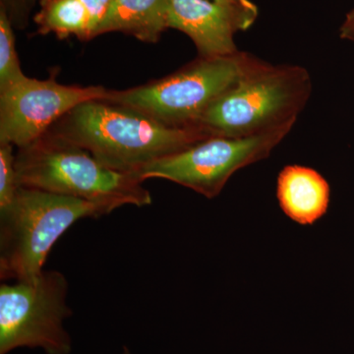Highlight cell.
<instances>
[{"instance_id": "52a82bcc", "label": "cell", "mask_w": 354, "mask_h": 354, "mask_svg": "<svg viewBox=\"0 0 354 354\" xmlns=\"http://www.w3.org/2000/svg\"><path fill=\"white\" fill-rule=\"evenodd\" d=\"M295 123L253 136H211L160 158L136 174L142 181L162 178L213 199L235 172L265 160L290 134Z\"/></svg>"}, {"instance_id": "d6986e66", "label": "cell", "mask_w": 354, "mask_h": 354, "mask_svg": "<svg viewBox=\"0 0 354 354\" xmlns=\"http://www.w3.org/2000/svg\"><path fill=\"white\" fill-rule=\"evenodd\" d=\"M120 354H132V353L129 351V348H127V346H123L122 351H121Z\"/></svg>"}, {"instance_id": "9a60e30c", "label": "cell", "mask_w": 354, "mask_h": 354, "mask_svg": "<svg viewBox=\"0 0 354 354\" xmlns=\"http://www.w3.org/2000/svg\"><path fill=\"white\" fill-rule=\"evenodd\" d=\"M37 0H0V9L6 13L14 29L24 30Z\"/></svg>"}, {"instance_id": "3957f363", "label": "cell", "mask_w": 354, "mask_h": 354, "mask_svg": "<svg viewBox=\"0 0 354 354\" xmlns=\"http://www.w3.org/2000/svg\"><path fill=\"white\" fill-rule=\"evenodd\" d=\"M311 75L299 65L261 60L198 120L208 136H253L297 123L312 94Z\"/></svg>"}, {"instance_id": "8fae6325", "label": "cell", "mask_w": 354, "mask_h": 354, "mask_svg": "<svg viewBox=\"0 0 354 354\" xmlns=\"http://www.w3.org/2000/svg\"><path fill=\"white\" fill-rule=\"evenodd\" d=\"M171 0H113L99 36L120 32L144 43L155 44L169 29Z\"/></svg>"}, {"instance_id": "9c48e42d", "label": "cell", "mask_w": 354, "mask_h": 354, "mask_svg": "<svg viewBox=\"0 0 354 354\" xmlns=\"http://www.w3.org/2000/svg\"><path fill=\"white\" fill-rule=\"evenodd\" d=\"M241 15L213 0H171L169 29L187 35L198 57H221L239 53L234 36L252 27Z\"/></svg>"}, {"instance_id": "7c38bea8", "label": "cell", "mask_w": 354, "mask_h": 354, "mask_svg": "<svg viewBox=\"0 0 354 354\" xmlns=\"http://www.w3.org/2000/svg\"><path fill=\"white\" fill-rule=\"evenodd\" d=\"M34 17L41 35L55 34L59 39L75 36L80 41L95 39L92 20L82 0H39Z\"/></svg>"}, {"instance_id": "4fadbf2b", "label": "cell", "mask_w": 354, "mask_h": 354, "mask_svg": "<svg viewBox=\"0 0 354 354\" xmlns=\"http://www.w3.org/2000/svg\"><path fill=\"white\" fill-rule=\"evenodd\" d=\"M26 77L16 50L13 26L0 9V94L10 90Z\"/></svg>"}, {"instance_id": "ac0fdd59", "label": "cell", "mask_w": 354, "mask_h": 354, "mask_svg": "<svg viewBox=\"0 0 354 354\" xmlns=\"http://www.w3.org/2000/svg\"><path fill=\"white\" fill-rule=\"evenodd\" d=\"M339 37L346 41H354V7L346 14L339 28Z\"/></svg>"}, {"instance_id": "e0dca14e", "label": "cell", "mask_w": 354, "mask_h": 354, "mask_svg": "<svg viewBox=\"0 0 354 354\" xmlns=\"http://www.w3.org/2000/svg\"><path fill=\"white\" fill-rule=\"evenodd\" d=\"M213 1L232 9V11L239 14L252 24L255 23L258 15H259L257 6L251 0H213Z\"/></svg>"}, {"instance_id": "30bf717a", "label": "cell", "mask_w": 354, "mask_h": 354, "mask_svg": "<svg viewBox=\"0 0 354 354\" xmlns=\"http://www.w3.org/2000/svg\"><path fill=\"white\" fill-rule=\"evenodd\" d=\"M277 198L281 211L291 221L300 225H312L329 209L330 184L312 167L286 165L277 179Z\"/></svg>"}, {"instance_id": "7a4b0ae2", "label": "cell", "mask_w": 354, "mask_h": 354, "mask_svg": "<svg viewBox=\"0 0 354 354\" xmlns=\"http://www.w3.org/2000/svg\"><path fill=\"white\" fill-rule=\"evenodd\" d=\"M21 187L36 188L113 209L150 206L151 193L136 174L109 169L85 149L48 131L16 153Z\"/></svg>"}, {"instance_id": "8992f818", "label": "cell", "mask_w": 354, "mask_h": 354, "mask_svg": "<svg viewBox=\"0 0 354 354\" xmlns=\"http://www.w3.org/2000/svg\"><path fill=\"white\" fill-rule=\"evenodd\" d=\"M69 283L59 271H44L32 281L0 286V354L16 348H41L46 354H70L71 337L64 329L72 315Z\"/></svg>"}, {"instance_id": "ba28073f", "label": "cell", "mask_w": 354, "mask_h": 354, "mask_svg": "<svg viewBox=\"0 0 354 354\" xmlns=\"http://www.w3.org/2000/svg\"><path fill=\"white\" fill-rule=\"evenodd\" d=\"M111 94L102 86L64 85L53 76L46 80L27 76L0 94V144L29 145L79 104L108 100Z\"/></svg>"}, {"instance_id": "5b68a950", "label": "cell", "mask_w": 354, "mask_h": 354, "mask_svg": "<svg viewBox=\"0 0 354 354\" xmlns=\"http://www.w3.org/2000/svg\"><path fill=\"white\" fill-rule=\"evenodd\" d=\"M261 62L250 53L201 57L145 85L111 90L108 101L172 127H195L198 120L235 83Z\"/></svg>"}, {"instance_id": "277c9868", "label": "cell", "mask_w": 354, "mask_h": 354, "mask_svg": "<svg viewBox=\"0 0 354 354\" xmlns=\"http://www.w3.org/2000/svg\"><path fill=\"white\" fill-rule=\"evenodd\" d=\"M113 211L106 205L20 186L13 202L0 209V279L34 281L44 271L53 245L74 223Z\"/></svg>"}, {"instance_id": "2e32d148", "label": "cell", "mask_w": 354, "mask_h": 354, "mask_svg": "<svg viewBox=\"0 0 354 354\" xmlns=\"http://www.w3.org/2000/svg\"><path fill=\"white\" fill-rule=\"evenodd\" d=\"M82 1L90 14L95 38L99 36L100 28L104 22L113 0H82Z\"/></svg>"}, {"instance_id": "5bb4252c", "label": "cell", "mask_w": 354, "mask_h": 354, "mask_svg": "<svg viewBox=\"0 0 354 354\" xmlns=\"http://www.w3.org/2000/svg\"><path fill=\"white\" fill-rule=\"evenodd\" d=\"M13 148L11 144H0V209L13 202L20 188Z\"/></svg>"}, {"instance_id": "6da1fadb", "label": "cell", "mask_w": 354, "mask_h": 354, "mask_svg": "<svg viewBox=\"0 0 354 354\" xmlns=\"http://www.w3.org/2000/svg\"><path fill=\"white\" fill-rule=\"evenodd\" d=\"M50 131L85 149L109 169L134 174L211 137L198 127H169L108 100L79 104Z\"/></svg>"}]
</instances>
